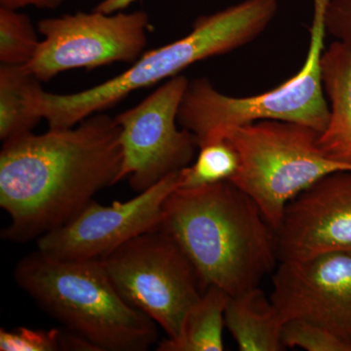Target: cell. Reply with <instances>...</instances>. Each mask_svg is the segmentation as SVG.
<instances>
[{
	"instance_id": "cell-1",
	"label": "cell",
	"mask_w": 351,
	"mask_h": 351,
	"mask_svg": "<svg viewBox=\"0 0 351 351\" xmlns=\"http://www.w3.org/2000/svg\"><path fill=\"white\" fill-rule=\"evenodd\" d=\"M120 129L105 112L66 129L7 141L0 152L2 239L27 242L68 223L94 195L119 182Z\"/></svg>"
},
{
	"instance_id": "cell-2",
	"label": "cell",
	"mask_w": 351,
	"mask_h": 351,
	"mask_svg": "<svg viewBox=\"0 0 351 351\" xmlns=\"http://www.w3.org/2000/svg\"><path fill=\"white\" fill-rule=\"evenodd\" d=\"M157 230L179 245L203 292L215 286L234 295L257 287L279 263L276 230L230 181L175 189Z\"/></svg>"
},
{
	"instance_id": "cell-3",
	"label": "cell",
	"mask_w": 351,
	"mask_h": 351,
	"mask_svg": "<svg viewBox=\"0 0 351 351\" xmlns=\"http://www.w3.org/2000/svg\"><path fill=\"white\" fill-rule=\"evenodd\" d=\"M276 11V0H245L202 16L186 36L145 52L119 75L77 93L45 92L43 119L49 129L77 125L95 113L117 105L133 92L180 75L197 62L243 47L265 31Z\"/></svg>"
},
{
	"instance_id": "cell-4",
	"label": "cell",
	"mask_w": 351,
	"mask_h": 351,
	"mask_svg": "<svg viewBox=\"0 0 351 351\" xmlns=\"http://www.w3.org/2000/svg\"><path fill=\"white\" fill-rule=\"evenodd\" d=\"M16 282L51 317L97 351H145L157 324L124 301L99 260H61L38 251L19 261Z\"/></svg>"
},
{
	"instance_id": "cell-5",
	"label": "cell",
	"mask_w": 351,
	"mask_h": 351,
	"mask_svg": "<svg viewBox=\"0 0 351 351\" xmlns=\"http://www.w3.org/2000/svg\"><path fill=\"white\" fill-rule=\"evenodd\" d=\"M329 0H313V18L306 60L295 75L265 93L233 97L219 92L208 78L189 80L178 122L200 145L219 140L226 131L265 120L293 122L324 130L329 104L323 87L321 61L327 32L325 11Z\"/></svg>"
},
{
	"instance_id": "cell-6",
	"label": "cell",
	"mask_w": 351,
	"mask_h": 351,
	"mask_svg": "<svg viewBox=\"0 0 351 351\" xmlns=\"http://www.w3.org/2000/svg\"><path fill=\"white\" fill-rule=\"evenodd\" d=\"M318 137L319 132L311 127L276 120L237 127L221 136L239 157L230 182L255 201L276 230L295 196L332 173L351 171L350 164L322 152Z\"/></svg>"
},
{
	"instance_id": "cell-7",
	"label": "cell",
	"mask_w": 351,
	"mask_h": 351,
	"mask_svg": "<svg viewBox=\"0 0 351 351\" xmlns=\"http://www.w3.org/2000/svg\"><path fill=\"white\" fill-rule=\"evenodd\" d=\"M127 304L176 339L203 294L193 265L174 240L156 230L138 235L100 258Z\"/></svg>"
},
{
	"instance_id": "cell-8",
	"label": "cell",
	"mask_w": 351,
	"mask_h": 351,
	"mask_svg": "<svg viewBox=\"0 0 351 351\" xmlns=\"http://www.w3.org/2000/svg\"><path fill=\"white\" fill-rule=\"evenodd\" d=\"M149 17L143 10L106 14H64L39 21L43 40L25 69L47 82L75 69H92L114 63L133 64L144 54Z\"/></svg>"
},
{
	"instance_id": "cell-9",
	"label": "cell",
	"mask_w": 351,
	"mask_h": 351,
	"mask_svg": "<svg viewBox=\"0 0 351 351\" xmlns=\"http://www.w3.org/2000/svg\"><path fill=\"white\" fill-rule=\"evenodd\" d=\"M189 82L184 75L174 76L136 107L114 117L123 156L119 182L128 180L137 193L195 160L197 140L178 122Z\"/></svg>"
},
{
	"instance_id": "cell-10",
	"label": "cell",
	"mask_w": 351,
	"mask_h": 351,
	"mask_svg": "<svg viewBox=\"0 0 351 351\" xmlns=\"http://www.w3.org/2000/svg\"><path fill=\"white\" fill-rule=\"evenodd\" d=\"M180 188V172L125 201L104 206L92 200L64 225L38 239L40 253L61 260H100L138 235L156 230L163 207Z\"/></svg>"
},
{
	"instance_id": "cell-11",
	"label": "cell",
	"mask_w": 351,
	"mask_h": 351,
	"mask_svg": "<svg viewBox=\"0 0 351 351\" xmlns=\"http://www.w3.org/2000/svg\"><path fill=\"white\" fill-rule=\"evenodd\" d=\"M272 285L270 299L284 322L311 321L351 346V253L281 261Z\"/></svg>"
},
{
	"instance_id": "cell-12",
	"label": "cell",
	"mask_w": 351,
	"mask_h": 351,
	"mask_svg": "<svg viewBox=\"0 0 351 351\" xmlns=\"http://www.w3.org/2000/svg\"><path fill=\"white\" fill-rule=\"evenodd\" d=\"M276 232L279 262L351 253V171L332 173L295 196Z\"/></svg>"
},
{
	"instance_id": "cell-13",
	"label": "cell",
	"mask_w": 351,
	"mask_h": 351,
	"mask_svg": "<svg viewBox=\"0 0 351 351\" xmlns=\"http://www.w3.org/2000/svg\"><path fill=\"white\" fill-rule=\"evenodd\" d=\"M321 75L330 115L318 144L330 158L351 165L350 51L334 41L323 53Z\"/></svg>"
},
{
	"instance_id": "cell-14",
	"label": "cell",
	"mask_w": 351,
	"mask_h": 351,
	"mask_svg": "<svg viewBox=\"0 0 351 351\" xmlns=\"http://www.w3.org/2000/svg\"><path fill=\"white\" fill-rule=\"evenodd\" d=\"M225 321L240 351L286 350L281 339L284 321L258 286L230 295Z\"/></svg>"
},
{
	"instance_id": "cell-15",
	"label": "cell",
	"mask_w": 351,
	"mask_h": 351,
	"mask_svg": "<svg viewBox=\"0 0 351 351\" xmlns=\"http://www.w3.org/2000/svg\"><path fill=\"white\" fill-rule=\"evenodd\" d=\"M45 91L25 64H0V138L2 142L32 133L43 119Z\"/></svg>"
},
{
	"instance_id": "cell-16",
	"label": "cell",
	"mask_w": 351,
	"mask_h": 351,
	"mask_svg": "<svg viewBox=\"0 0 351 351\" xmlns=\"http://www.w3.org/2000/svg\"><path fill=\"white\" fill-rule=\"evenodd\" d=\"M230 295L215 286L189 308L176 339L159 341L158 351H223L225 313Z\"/></svg>"
},
{
	"instance_id": "cell-17",
	"label": "cell",
	"mask_w": 351,
	"mask_h": 351,
	"mask_svg": "<svg viewBox=\"0 0 351 351\" xmlns=\"http://www.w3.org/2000/svg\"><path fill=\"white\" fill-rule=\"evenodd\" d=\"M198 149L193 163L180 171V188H197L230 181L239 171V154L226 138L211 141Z\"/></svg>"
},
{
	"instance_id": "cell-18",
	"label": "cell",
	"mask_w": 351,
	"mask_h": 351,
	"mask_svg": "<svg viewBox=\"0 0 351 351\" xmlns=\"http://www.w3.org/2000/svg\"><path fill=\"white\" fill-rule=\"evenodd\" d=\"M39 43L38 34L27 14L0 6V62L23 66L34 58Z\"/></svg>"
},
{
	"instance_id": "cell-19",
	"label": "cell",
	"mask_w": 351,
	"mask_h": 351,
	"mask_svg": "<svg viewBox=\"0 0 351 351\" xmlns=\"http://www.w3.org/2000/svg\"><path fill=\"white\" fill-rule=\"evenodd\" d=\"M1 351H97L86 339L68 329L0 330Z\"/></svg>"
},
{
	"instance_id": "cell-20",
	"label": "cell",
	"mask_w": 351,
	"mask_h": 351,
	"mask_svg": "<svg viewBox=\"0 0 351 351\" xmlns=\"http://www.w3.org/2000/svg\"><path fill=\"white\" fill-rule=\"evenodd\" d=\"M284 348L306 351H351V346L326 328L304 319L285 321L281 334Z\"/></svg>"
},
{
	"instance_id": "cell-21",
	"label": "cell",
	"mask_w": 351,
	"mask_h": 351,
	"mask_svg": "<svg viewBox=\"0 0 351 351\" xmlns=\"http://www.w3.org/2000/svg\"><path fill=\"white\" fill-rule=\"evenodd\" d=\"M324 21L327 34L351 52V0H329Z\"/></svg>"
},
{
	"instance_id": "cell-22",
	"label": "cell",
	"mask_w": 351,
	"mask_h": 351,
	"mask_svg": "<svg viewBox=\"0 0 351 351\" xmlns=\"http://www.w3.org/2000/svg\"><path fill=\"white\" fill-rule=\"evenodd\" d=\"M66 1V0H0V6L16 10H21L27 7H34L43 10H54L58 7L63 5Z\"/></svg>"
},
{
	"instance_id": "cell-23",
	"label": "cell",
	"mask_w": 351,
	"mask_h": 351,
	"mask_svg": "<svg viewBox=\"0 0 351 351\" xmlns=\"http://www.w3.org/2000/svg\"><path fill=\"white\" fill-rule=\"evenodd\" d=\"M136 1L138 0H101L94 9L100 12L112 14L125 10Z\"/></svg>"
}]
</instances>
